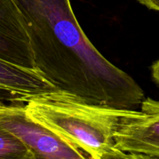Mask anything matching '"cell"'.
<instances>
[{"instance_id":"ba28073f","label":"cell","mask_w":159,"mask_h":159,"mask_svg":"<svg viewBox=\"0 0 159 159\" xmlns=\"http://www.w3.org/2000/svg\"><path fill=\"white\" fill-rule=\"evenodd\" d=\"M138 2L148 9L159 12V0H138Z\"/></svg>"},{"instance_id":"5b68a950","label":"cell","mask_w":159,"mask_h":159,"mask_svg":"<svg viewBox=\"0 0 159 159\" xmlns=\"http://www.w3.org/2000/svg\"><path fill=\"white\" fill-rule=\"evenodd\" d=\"M0 60L36 70L24 17L16 0H0Z\"/></svg>"},{"instance_id":"9c48e42d","label":"cell","mask_w":159,"mask_h":159,"mask_svg":"<svg viewBox=\"0 0 159 159\" xmlns=\"http://www.w3.org/2000/svg\"><path fill=\"white\" fill-rule=\"evenodd\" d=\"M152 75L154 81L159 86V58L152 65Z\"/></svg>"},{"instance_id":"8992f818","label":"cell","mask_w":159,"mask_h":159,"mask_svg":"<svg viewBox=\"0 0 159 159\" xmlns=\"http://www.w3.org/2000/svg\"><path fill=\"white\" fill-rule=\"evenodd\" d=\"M57 90L36 70L0 60V105H23L33 96Z\"/></svg>"},{"instance_id":"7a4b0ae2","label":"cell","mask_w":159,"mask_h":159,"mask_svg":"<svg viewBox=\"0 0 159 159\" xmlns=\"http://www.w3.org/2000/svg\"><path fill=\"white\" fill-rule=\"evenodd\" d=\"M28 116L92 159L130 158L116 147L115 135L136 109L84 102L62 91L43 93L24 103Z\"/></svg>"},{"instance_id":"3957f363","label":"cell","mask_w":159,"mask_h":159,"mask_svg":"<svg viewBox=\"0 0 159 159\" xmlns=\"http://www.w3.org/2000/svg\"><path fill=\"white\" fill-rule=\"evenodd\" d=\"M0 127L18 138L30 151L34 159L89 158L83 152L31 119L24 104L1 106Z\"/></svg>"},{"instance_id":"30bf717a","label":"cell","mask_w":159,"mask_h":159,"mask_svg":"<svg viewBox=\"0 0 159 159\" xmlns=\"http://www.w3.org/2000/svg\"><path fill=\"white\" fill-rule=\"evenodd\" d=\"M1 106H2V105H0V107H1Z\"/></svg>"},{"instance_id":"52a82bcc","label":"cell","mask_w":159,"mask_h":159,"mask_svg":"<svg viewBox=\"0 0 159 159\" xmlns=\"http://www.w3.org/2000/svg\"><path fill=\"white\" fill-rule=\"evenodd\" d=\"M0 159H34V157L18 138L0 127Z\"/></svg>"},{"instance_id":"277c9868","label":"cell","mask_w":159,"mask_h":159,"mask_svg":"<svg viewBox=\"0 0 159 159\" xmlns=\"http://www.w3.org/2000/svg\"><path fill=\"white\" fill-rule=\"evenodd\" d=\"M115 143L130 158H159V101L144 99L141 110L124 119Z\"/></svg>"},{"instance_id":"6da1fadb","label":"cell","mask_w":159,"mask_h":159,"mask_svg":"<svg viewBox=\"0 0 159 159\" xmlns=\"http://www.w3.org/2000/svg\"><path fill=\"white\" fill-rule=\"evenodd\" d=\"M24 17L35 68L57 90L84 102L141 107L144 93L107 60L82 30L70 0H16Z\"/></svg>"}]
</instances>
